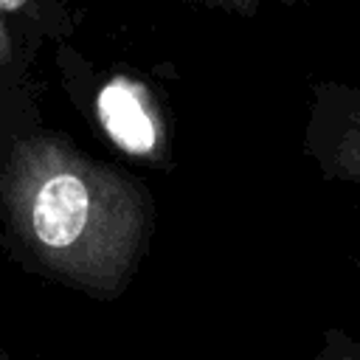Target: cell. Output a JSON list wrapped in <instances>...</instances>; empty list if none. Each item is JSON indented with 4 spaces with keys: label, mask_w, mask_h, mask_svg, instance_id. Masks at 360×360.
<instances>
[{
    "label": "cell",
    "mask_w": 360,
    "mask_h": 360,
    "mask_svg": "<svg viewBox=\"0 0 360 360\" xmlns=\"http://www.w3.org/2000/svg\"><path fill=\"white\" fill-rule=\"evenodd\" d=\"M0 211L20 264L101 301L129 287L155 231L152 191L56 132L11 146Z\"/></svg>",
    "instance_id": "6da1fadb"
},
{
    "label": "cell",
    "mask_w": 360,
    "mask_h": 360,
    "mask_svg": "<svg viewBox=\"0 0 360 360\" xmlns=\"http://www.w3.org/2000/svg\"><path fill=\"white\" fill-rule=\"evenodd\" d=\"M214 8H225V11H236V14H256V8L264 0H205ZM273 3H292V0H273Z\"/></svg>",
    "instance_id": "5b68a950"
},
{
    "label": "cell",
    "mask_w": 360,
    "mask_h": 360,
    "mask_svg": "<svg viewBox=\"0 0 360 360\" xmlns=\"http://www.w3.org/2000/svg\"><path fill=\"white\" fill-rule=\"evenodd\" d=\"M304 149L326 180L360 188V90L321 84L304 127Z\"/></svg>",
    "instance_id": "7a4b0ae2"
},
{
    "label": "cell",
    "mask_w": 360,
    "mask_h": 360,
    "mask_svg": "<svg viewBox=\"0 0 360 360\" xmlns=\"http://www.w3.org/2000/svg\"><path fill=\"white\" fill-rule=\"evenodd\" d=\"M312 360H360V340L340 326H329L321 335Z\"/></svg>",
    "instance_id": "277c9868"
},
{
    "label": "cell",
    "mask_w": 360,
    "mask_h": 360,
    "mask_svg": "<svg viewBox=\"0 0 360 360\" xmlns=\"http://www.w3.org/2000/svg\"><path fill=\"white\" fill-rule=\"evenodd\" d=\"M98 118L121 146L132 152L149 149L152 110H149V96L143 93L141 84L129 79H112L98 93Z\"/></svg>",
    "instance_id": "3957f363"
},
{
    "label": "cell",
    "mask_w": 360,
    "mask_h": 360,
    "mask_svg": "<svg viewBox=\"0 0 360 360\" xmlns=\"http://www.w3.org/2000/svg\"><path fill=\"white\" fill-rule=\"evenodd\" d=\"M3 236H6V233H3V211H0V242H3Z\"/></svg>",
    "instance_id": "ba28073f"
},
{
    "label": "cell",
    "mask_w": 360,
    "mask_h": 360,
    "mask_svg": "<svg viewBox=\"0 0 360 360\" xmlns=\"http://www.w3.org/2000/svg\"><path fill=\"white\" fill-rule=\"evenodd\" d=\"M8 56H11V39H8L6 25L0 20V62H8Z\"/></svg>",
    "instance_id": "8992f818"
},
{
    "label": "cell",
    "mask_w": 360,
    "mask_h": 360,
    "mask_svg": "<svg viewBox=\"0 0 360 360\" xmlns=\"http://www.w3.org/2000/svg\"><path fill=\"white\" fill-rule=\"evenodd\" d=\"M28 0H0V14H14L25 6Z\"/></svg>",
    "instance_id": "52a82bcc"
}]
</instances>
